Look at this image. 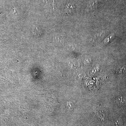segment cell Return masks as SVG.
<instances>
[{
  "instance_id": "2",
  "label": "cell",
  "mask_w": 126,
  "mask_h": 126,
  "mask_svg": "<svg viewBox=\"0 0 126 126\" xmlns=\"http://www.w3.org/2000/svg\"><path fill=\"white\" fill-rule=\"evenodd\" d=\"M74 9V7L72 5H68L65 8V11L67 14H70L72 13Z\"/></svg>"
},
{
  "instance_id": "3",
  "label": "cell",
  "mask_w": 126,
  "mask_h": 126,
  "mask_svg": "<svg viewBox=\"0 0 126 126\" xmlns=\"http://www.w3.org/2000/svg\"><path fill=\"white\" fill-rule=\"evenodd\" d=\"M125 70H126V69L124 67H118L117 68L116 70V73L118 74H121L124 73Z\"/></svg>"
},
{
  "instance_id": "4",
  "label": "cell",
  "mask_w": 126,
  "mask_h": 126,
  "mask_svg": "<svg viewBox=\"0 0 126 126\" xmlns=\"http://www.w3.org/2000/svg\"><path fill=\"white\" fill-rule=\"evenodd\" d=\"M123 97L122 96H119L117 97L116 98V101L118 102L119 103V104H124L125 102H126V100L123 99Z\"/></svg>"
},
{
  "instance_id": "1",
  "label": "cell",
  "mask_w": 126,
  "mask_h": 126,
  "mask_svg": "<svg viewBox=\"0 0 126 126\" xmlns=\"http://www.w3.org/2000/svg\"><path fill=\"white\" fill-rule=\"evenodd\" d=\"M97 3L96 1H93L91 2L88 5V8L90 10H94L97 8Z\"/></svg>"
}]
</instances>
